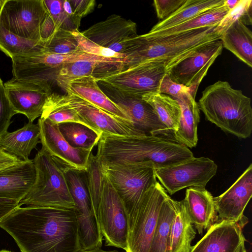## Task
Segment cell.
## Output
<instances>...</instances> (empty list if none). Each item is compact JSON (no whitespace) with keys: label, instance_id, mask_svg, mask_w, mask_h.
<instances>
[{"label":"cell","instance_id":"obj_1","mask_svg":"<svg viewBox=\"0 0 252 252\" xmlns=\"http://www.w3.org/2000/svg\"><path fill=\"white\" fill-rule=\"evenodd\" d=\"M21 252H81L74 210L18 207L0 222Z\"/></svg>","mask_w":252,"mask_h":252},{"label":"cell","instance_id":"obj_2","mask_svg":"<svg viewBox=\"0 0 252 252\" xmlns=\"http://www.w3.org/2000/svg\"><path fill=\"white\" fill-rule=\"evenodd\" d=\"M97 146L95 156L100 162H149L155 169L194 157L185 145L160 136H121L102 133Z\"/></svg>","mask_w":252,"mask_h":252},{"label":"cell","instance_id":"obj_3","mask_svg":"<svg viewBox=\"0 0 252 252\" xmlns=\"http://www.w3.org/2000/svg\"><path fill=\"white\" fill-rule=\"evenodd\" d=\"M223 32L216 25L168 35H138L119 70L142 63L159 62L167 65L169 71L197 49L220 39Z\"/></svg>","mask_w":252,"mask_h":252},{"label":"cell","instance_id":"obj_4","mask_svg":"<svg viewBox=\"0 0 252 252\" xmlns=\"http://www.w3.org/2000/svg\"><path fill=\"white\" fill-rule=\"evenodd\" d=\"M206 118L223 131L247 138L252 131L251 99L225 81L208 86L197 103Z\"/></svg>","mask_w":252,"mask_h":252},{"label":"cell","instance_id":"obj_5","mask_svg":"<svg viewBox=\"0 0 252 252\" xmlns=\"http://www.w3.org/2000/svg\"><path fill=\"white\" fill-rule=\"evenodd\" d=\"M32 161L36 171L35 180L19 205L75 210L64 167L42 148Z\"/></svg>","mask_w":252,"mask_h":252},{"label":"cell","instance_id":"obj_6","mask_svg":"<svg viewBox=\"0 0 252 252\" xmlns=\"http://www.w3.org/2000/svg\"><path fill=\"white\" fill-rule=\"evenodd\" d=\"M99 163L121 199L129 223L144 194L157 182L155 169L149 162Z\"/></svg>","mask_w":252,"mask_h":252},{"label":"cell","instance_id":"obj_7","mask_svg":"<svg viewBox=\"0 0 252 252\" xmlns=\"http://www.w3.org/2000/svg\"><path fill=\"white\" fill-rule=\"evenodd\" d=\"M168 196L158 182L144 194L129 223L126 252H149L161 207Z\"/></svg>","mask_w":252,"mask_h":252},{"label":"cell","instance_id":"obj_8","mask_svg":"<svg viewBox=\"0 0 252 252\" xmlns=\"http://www.w3.org/2000/svg\"><path fill=\"white\" fill-rule=\"evenodd\" d=\"M103 174L97 214L100 229L107 246L126 250L129 233L128 215L120 196Z\"/></svg>","mask_w":252,"mask_h":252},{"label":"cell","instance_id":"obj_9","mask_svg":"<svg viewBox=\"0 0 252 252\" xmlns=\"http://www.w3.org/2000/svg\"><path fill=\"white\" fill-rule=\"evenodd\" d=\"M48 14L43 0H0V23L12 33L40 42V25Z\"/></svg>","mask_w":252,"mask_h":252},{"label":"cell","instance_id":"obj_10","mask_svg":"<svg viewBox=\"0 0 252 252\" xmlns=\"http://www.w3.org/2000/svg\"><path fill=\"white\" fill-rule=\"evenodd\" d=\"M168 71L164 62H148L130 66L95 79L130 94L142 96L158 92L160 80Z\"/></svg>","mask_w":252,"mask_h":252},{"label":"cell","instance_id":"obj_11","mask_svg":"<svg viewBox=\"0 0 252 252\" xmlns=\"http://www.w3.org/2000/svg\"><path fill=\"white\" fill-rule=\"evenodd\" d=\"M105 94L125 113L133 126L145 135L174 140L152 106L141 96L123 93L108 84L96 81Z\"/></svg>","mask_w":252,"mask_h":252},{"label":"cell","instance_id":"obj_12","mask_svg":"<svg viewBox=\"0 0 252 252\" xmlns=\"http://www.w3.org/2000/svg\"><path fill=\"white\" fill-rule=\"evenodd\" d=\"M217 165L205 157L193 158L178 164L155 169L157 178L167 192L173 194L186 188H205L216 175Z\"/></svg>","mask_w":252,"mask_h":252},{"label":"cell","instance_id":"obj_13","mask_svg":"<svg viewBox=\"0 0 252 252\" xmlns=\"http://www.w3.org/2000/svg\"><path fill=\"white\" fill-rule=\"evenodd\" d=\"M81 33L103 47L125 55L138 35L135 22L116 14L94 24Z\"/></svg>","mask_w":252,"mask_h":252},{"label":"cell","instance_id":"obj_14","mask_svg":"<svg viewBox=\"0 0 252 252\" xmlns=\"http://www.w3.org/2000/svg\"><path fill=\"white\" fill-rule=\"evenodd\" d=\"M222 48L220 39L212 42L176 64L167 74L174 82L189 87L195 98L199 84Z\"/></svg>","mask_w":252,"mask_h":252},{"label":"cell","instance_id":"obj_15","mask_svg":"<svg viewBox=\"0 0 252 252\" xmlns=\"http://www.w3.org/2000/svg\"><path fill=\"white\" fill-rule=\"evenodd\" d=\"M40 141L42 148L47 151L63 167L85 171L93 149L72 147L61 134L58 124L39 118Z\"/></svg>","mask_w":252,"mask_h":252},{"label":"cell","instance_id":"obj_16","mask_svg":"<svg viewBox=\"0 0 252 252\" xmlns=\"http://www.w3.org/2000/svg\"><path fill=\"white\" fill-rule=\"evenodd\" d=\"M67 103L96 132L127 136L145 135L128 120L108 113L81 98L71 94L64 95Z\"/></svg>","mask_w":252,"mask_h":252},{"label":"cell","instance_id":"obj_17","mask_svg":"<svg viewBox=\"0 0 252 252\" xmlns=\"http://www.w3.org/2000/svg\"><path fill=\"white\" fill-rule=\"evenodd\" d=\"M252 195V164L224 192L214 197L217 220H227L246 224L245 209Z\"/></svg>","mask_w":252,"mask_h":252},{"label":"cell","instance_id":"obj_18","mask_svg":"<svg viewBox=\"0 0 252 252\" xmlns=\"http://www.w3.org/2000/svg\"><path fill=\"white\" fill-rule=\"evenodd\" d=\"M4 86L16 114L25 115L31 122L41 116L47 97L52 93L50 88L13 77Z\"/></svg>","mask_w":252,"mask_h":252},{"label":"cell","instance_id":"obj_19","mask_svg":"<svg viewBox=\"0 0 252 252\" xmlns=\"http://www.w3.org/2000/svg\"><path fill=\"white\" fill-rule=\"evenodd\" d=\"M245 224L217 220L190 252H247L243 233Z\"/></svg>","mask_w":252,"mask_h":252},{"label":"cell","instance_id":"obj_20","mask_svg":"<svg viewBox=\"0 0 252 252\" xmlns=\"http://www.w3.org/2000/svg\"><path fill=\"white\" fill-rule=\"evenodd\" d=\"M36 178L32 159L0 170V199L20 202L27 194Z\"/></svg>","mask_w":252,"mask_h":252},{"label":"cell","instance_id":"obj_21","mask_svg":"<svg viewBox=\"0 0 252 252\" xmlns=\"http://www.w3.org/2000/svg\"><path fill=\"white\" fill-rule=\"evenodd\" d=\"M183 201L190 222L202 234L217 219L214 197L205 188H189Z\"/></svg>","mask_w":252,"mask_h":252},{"label":"cell","instance_id":"obj_22","mask_svg":"<svg viewBox=\"0 0 252 252\" xmlns=\"http://www.w3.org/2000/svg\"><path fill=\"white\" fill-rule=\"evenodd\" d=\"M65 91L67 94L77 96L108 113L129 121L122 109L102 91L92 76L71 81Z\"/></svg>","mask_w":252,"mask_h":252},{"label":"cell","instance_id":"obj_23","mask_svg":"<svg viewBox=\"0 0 252 252\" xmlns=\"http://www.w3.org/2000/svg\"><path fill=\"white\" fill-rule=\"evenodd\" d=\"M39 143V127L29 121L22 127L0 136V147L24 160L30 159L32 151Z\"/></svg>","mask_w":252,"mask_h":252},{"label":"cell","instance_id":"obj_24","mask_svg":"<svg viewBox=\"0 0 252 252\" xmlns=\"http://www.w3.org/2000/svg\"><path fill=\"white\" fill-rule=\"evenodd\" d=\"M176 100L180 106L181 113L174 138L176 142L187 147H194L198 142L197 131L200 120L198 104L190 94Z\"/></svg>","mask_w":252,"mask_h":252},{"label":"cell","instance_id":"obj_25","mask_svg":"<svg viewBox=\"0 0 252 252\" xmlns=\"http://www.w3.org/2000/svg\"><path fill=\"white\" fill-rule=\"evenodd\" d=\"M220 40L223 47L252 67V32L245 25L235 21L224 31Z\"/></svg>","mask_w":252,"mask_h":252},{"label":"cell","instance_id":"obj_26","mask_svg":"<svg viewBox=\"0 0 252 252\" xmlns=\"http://www.w3.org/2000/svg\"><path fill=\"white\" fill-rule=\"evenodd\" d=\"M175 216L172 223L169 252H190L196 232L187 213L183 201H174Z\"/></svg>","mask_w":252,"mask_h":252},{"label":"cell","instance_id":"obj_27","mask_svg":"<svg viewBox=\"0 0 252 252\" xmlns=\"http://www.w3.org/2000/svg\"><path fill=\"white\" fill-rule=\"evenodd\" d=\"M224 0H187L176 11L155 25L149 32L164 30L184 23L223 4Z\"/></svg>","mask_w":252,"mask_h":252},{"label":"cell","instance_id":"obj_28","mask_svg":"<svg viewBox=\"0 0 252 252\" xmlns=\"http://www.w3.org/2000/svg\"><path fill=\"white\" fill-rule=\"evenodd\" d=\"M142 98L152 106L160 122L174 139V133L177 129L181 113L177 100L158 92L146 93Z\"/></svg>","mask_w":252,"mask_h":252},{"label":"cell","instance_id":"obj_29","mask_svg":"<svg viewBox=\"0 0 252 252\" xmlns=\"http://www.w3.org/2000/svg\"><path fill=\"white\" fill-rule=\"evenodd\" d=\"M174 201L168 195L162 205L149 252H169L171 229L176 213Z\"/></svg>","mask_w":252,"mask_h":252},{"label":"cell","instance_id":"obj_30","mask_svg":"<svg viewBox=\"0 0 252 252\" xmlns=\"http://www.w3.org/2000/svg\"><path fill=\"white\" fill-rule=\"evenodd\" d=\"M40 118L57 124L64 122L78 123L92 128L67 103L64 95L52 92L48 95Z\"/></svg>","mask_w":252,"mask_h":252},{"label":"cell","instance_id":"obj_31","mask_svg":"<svg viewBox=\"0 0 252 252\" xmlns=\"http://www.w3.org/2000/svg\"><path fill=\"white\" fill-rule=\"evenodd\" d=\"M229 11L224 4L207 10L192 19L173 27L156 32H148L156 36L174 34L191 30L218 25Z\"/></svg>","mask_w":252,"mask_h":252},{"label":"cell","instance_id":"obj_32","mask_svg":"<svg viewBox=\"0 0 252 252\" xmlns=\"http://www.w3.org/2000/svg\"><path fill=\"white\" fill-rule=\"evenodd\" d=\"M59 130L67 142L73 147L93 149L101 134L80 123L64 122L58 124Z\"/></svg>","mask_w":252,"mask_h":252},{"label":"cell","instance_id":"obj_33","mask_svg":"<svg viewBox=\"0 0 252 252\" xmlns=\"http://www.w3.org/2000/svg\"><path fill=\"white\" fill-rule=\"evenodd\" d=\"M40 45V42L20 37L6 29L0 23V50L11 59L26 54Z\"/></svg>","mask_w":252,"mask_h":252},{"label":"cell","instance_id":"obj_34","mask_svg":"<svg viewBox=\"0 0 252 252\" xmlns=\"http://www.w3.org/2000/svg\"><path fill=\"white\" fill-rule=\"evenodd\" d=\"M100 62L78 61L66 63L59 69L56 77L57 85L65 91L69 83L76 79L92 76Z\"/></svg>","mask_w":252,"mask_h":252},{"label":"cell","instance_id":"obj_35","mask_svg":"<svg viewBox=\"0 0 252 252\" xmlns=\"http://www.w3.org/2000/svg\"><path fill=\"white\" fill-rule=\"evenodd\" d=\"M85 174L90 196L97 216L102 191L104 174L96 156H94L92 153L89 156Z\"/></svg>","mask_w":252,"mask_h":252},{"label":"cell","instance_id":"obj_36","mask_svg":"<svg viewBox=\"0 0 252 252\" xmlns=\"http://www.w3.org/2000/svg\"><path fill=\"white\" fill-rule=\"evenodd\" d=\"M42 48L50 53L68 54L81 51L71 31L57 30L48 39L40 42Z\"/></svg>","mask_w":252,"mask_h":252},{"label":"cell","instance_id":"obj_37","mask_svg":"<svg viewBox=\"0 0 252 252\" xmlns=\"http://www.w3.org/2000/svg\"><path fill=\"white\" fill-rule=\"evenodd\" d=\"M236 20H239L246 26L252 25V0H240L236 6L228 11L218 27L224 32Z\"/></svg>","mask_w":252,"mask_h":252},{"label":"cell","instance_id":"obj_38","mask_svg":"<svg viewBox=\"0 0 252 252\" xmlns=\"http://www.w3.org/2000/svg\"><path fill=\"white\" fill-rule=\"evenodd\" d=\"M81 51L97 56L111 59H125L126 55L103 47L85 37L78 29L71 31Z\"/></svg>","mask_w":252,"mask_h":252},{"label":"cell","instance_id":"obj_39","mask_svg":"<svg viewBox=\"0 0 252 252\" xmlns=\"http://www.w3.org/2000/svg\"><path fill=\"white\" fill-rule=\"evenodd\" d=\"M57 30L62 29L72 31L76 29L63 8V0H43Z\"/></svg>","mask_w":252,"mask_h":252},{"label":"cell","instance_id":"obj_40","mask_svg":"<svg viewBox=\"0 0 252 252\" xmlns=\"http://www.w3.org/2000/svg\"><path fill=\"white\" fill-rule=\"evenodd\" d=\"M15 114L0 77V136L8 131L11 118Z\"/></svg>","mask_w":252,"mask_h":252},{"label":"cell","instance_id":"obj_41","mask_svg":"<svg viewBox=\"0 0 252 252\" xmlns=\"http://www.w3.org/2000/svg\"><path fill=\"white\" fill-rule=\"evenodd\" d=\"M158 93L177 100L187 94H190V90L189 87L174 82L166 73L160 80Z\"/></svg>","mask_w":252,"mask_h":252},{"label":"cell","instance_id":"obj_42","mask_svg":"<svg viewBox=\"0 0 252 252\" xmlns=\"http://www.w3.org/2000/svg\"><path fill=\"white\" fill-rule=\"evenodd\" d=\"M72 11V22L76 29L80 25L82 18L91 13L94 9V0H69Z\"/></svg>","mask_w":252,"mask_h":252},{"label":"cell","instance_id":"obj_43","mask_svg":"<svg viewBox=\"0 0 252 252\" xmlns=\"http://www.w3.org/2000/svg\"><path fill=\"white\" fill-rule=\"evenodd\" d=\"M187 0H155L157 17L161 20L166 18L179 9Z\"/></svg>","mask_w":252,"mask_h":252},{"label":"cell","instance_id":"obj_44","mask_svg":"<svg viewBox=\"0 0 252 252\" xmlns=\"http://www.w3.org/2000/svg\"><path fill=\"white\" fill-rule=\"evenodd\" d=\"M57 31L55 24L48 12L47 15L42 21L40 27V42H43L46 41Z\"/></svg>","mask_w":252,"mask_h":252},{"label":"cell","instance_id":"obj_45","mask_svg":"<svg viewBox=\"0 0 252 252\" xmlns=\"http://www.w3.org/2000/svg\"><path fill=\"white\" fill-rule=\"evenodd\" d=\"M23 160L0 147V170L19 163Z\"/></svg>","mask_w":252,"mask_h":252},{"label":"cell","instance_id":"obj_46","mask_svg":"<svg viewBox=\"0 0 252 252\" xmlns=\"http://www.w3.org/2000/svg\"><path fill=\"white\" fill-rule=\"evenodd\" d=\"M18 207H21L18 201L0 199V222Z\"/></svg>","mask_w":252,"mask_h":252},{"label":"cell","instance_id":"obj_47","mask_svg":"<svg viewBox=\"0 0 252 252\" xmlns=\"http://www.w3.org/2000/svg\"><path fill=\"white\" fill-rule=\"evenodd\" d=\"M239 1L240 0H224V4L230 10L235 7Z\"/></svg>","mask_w":252,"mask_h":252},{"label":"cell","instance_id":"obj_48","mask_svg":"<svg viewBox=\"0 0 252 252\" xmlns=\"http://www.w3.org/2000/svg\"><path fill=\"white\" fill-rule=\"evenodd\" d=\"M118 252L116 250L107 251H104V250H101V249H94V250H90V251H84V252Z\"/></svg>","mask_w":252,"mask_h":252},{"label":"cell","instance_id":"obj_49","mask_svg":"<svg viewBox=\"0 0 252 252\" xmlns=\"http://www.w3.org/2000/svg\"><path fill=\"white\" fill-rule=\"evenodd\" d=\"M0 252H12L7 251V250H2L0 251Z\"/></svg>","mask_w":252,"mask_h":252}]
</instances>
